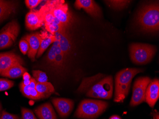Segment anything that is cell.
Wrapping results in <instances>:
<instances>
[{"mask_svg":"<svg viewBox=\"0 0 159 119\" xmlns=\"http://www.w3.org/2000/svg\"><path fill=\"white\" fill-rule=\"evenodd\" d=\"M78 91L84 93L87 96L96 99L108 100L112 97L113 91V78L99 73L83 79Z\"/></svg>","mask_w":159,"mask_h":119,"instance_id":"cell-1","label":"cell"},{"mask_svg":"<svg viewBox=\"0 0 159 119\" xmlns=\"http://www.w3.org/2000/svg\"><path fill=\"white\" fill-rule=\"evenodd\" d=\"M143 70L138 68H126L119 71L115 76L114 102L122 103L126 98L134 77Z\"/></svg>","mask_w":159,"mask_h":119,"instance_id":"cell-2","label":"cell"},{"mask_svg":"<svg viewBox=\"0 0 159 119\" xmlns=\"http://www.w3.org/2000/svg\"><path fill=\"white\" fill-rule=\"evenodd\" d=\"M137 21L141 28L148 33H156L159 29L158 3L145 5L139 11Z\"/></svg>","mask_w":159,"mask_h":119,"instance_id":"cell-3","label":"cell"},{"mask_svg":"<svg viewBox=\"0 0 159 119\" xmlns=\"http://www.w3.org/2000/svg\"><path fill=\"white\" fill-rule=\"evenodd\" d=\"M108 106L105 101L85 99L79 105L75 116L82 119H94L104 112Z\"/></svg>","mask_w":159,"mask_h":119,"instance_id":"cell-4","label":"cell"},{"mask_svg":"<svg viewBox=\"0 0 159 119\" xmlns=\"http://www.w3.org/2000/svg\"><path fill=\"white\" fill-rule=\"evenodd\" d=\"M129 56L136 64H145L153 59L157 52L154 45L142 43H133L129 46Z\"/></svg>","mask_w":159,"mask_h":119,"instance_id":"cell-5","label":"cell"},{"mask_svg":"<svg viewBox=\"0 0 159 119\" xmlns=\"http://www.w3.org/2000/svg\"><path fill=\"white\" fill-rule=\"evenodd\" d=\"M46 2L54 16L64 27L69 28L72 23L73 16L67 3L61 0L46 1Z\"/></svg>","mask_w":159,"mask_h":119,"instance_id":"cell-6","label":"cell"},{"mask_svg":"<svg viewBox=\"0 0 159 119\" xmlns=\"http://www.w3.org/2000/svg\"><path fill=\"white\" fill-rule=\"evenodd\" d=\"M19 32L20 26L16 21H12L7 24L0 32V50L12 46Z\"/></svg>","mask_w":159,"mask_h":119,"instance_id":"cell-7","label":"cell"},{"mask_svg":"<svg viewBox=\"0 0 159 119\" xmlns=\"http://www.w3.org/2000/svg\"><path fill=\"white\" fill-rule=\"evenodd\" d=\"M151 80V79L149 77H141L136 80L130 102L131 106H136L145 102L146 89Z\"/></svg>","mask_w":159,"mask_h":119,"instance_id":"cell-8","label":"cell"},{"mask_svg":"<svg viewBox=\"0 0 159 119\" xmlns=\"http://www.w3.org/2000/svg\"><path fill=\"white\" fill-rule=\"evenodd\" d=\"M69 28H64L62 31L54 35L59 41V46L62 51L65 61L66 62L71 53L72 43L71 37L69 33Z\"/></svg>","mask_w":159,"mask_h":119,"instance_id":"cell-9","label":"cell"},{"mask_svg":"<svg viewBox=\"0 0 159 119\" xmlns=\"http://www.w3.org/2000/svg\"><path fill=\"white\" fill-rule=\"evenodd\" d=\"M16 63L24 64L20 56L12 52L0 53V75Z\"/></svg>","mask_w":159,"mask_h":119,"instance_id":"cell-10","label":"cell"},{"mask_svg":"<svg viewBox=\"0 0 159 119\" xmlns=\"http://www.w3.org/2000/svg\"><path fill=\"white\" fill-rule=\"evenodd\" d=\"M75 6L77 9H83L93 17L100 18L102 15L100 7L93 0H76Z\"/></svg>","mask_w":159,"mask_h":119,"instance_id":"cell-11","label":"cell"},{"mask_svg":"<svg viewBox=\"0 0 159 119\" xmlns=\"http://www.w3.org/2000/svg\"><path fill=\"white\" fill-rule=\"evenodd\" d=\"M52 103L60 116L64 118L67 117L73 111L74 103L73 100L66 98H55Z\"/></svg>","mask_w":159,"mask_h":119,"instance_id":"cell-12","label":"cell"},{"mask_svg":"<svg viewBox=\"0 0 159 119\" xmlns=\"http://www.w3.org/2000/svg\"><path fill=\"white\" fill-rule=\"evenodd\" d=\"M145 102L153 108L159 98V80L158 79L151 80L146 89Z\"/></svg>","mask_w":159,"mask_h":119,"instance_id":"cell-13","label":"cell"},{"mask_svg":"<svg viewBox=\"0 0 159 119\" xmlns=\"http://www.w3.org/2000/svg\"><path fill=\"white\" fill-rule=\"evenodd\" d=\"M23 38L27 40L29 44V50L27 53L28 56L32 61H35V57L40 47L41 40L40 33L29 34L24 37Z\"/></svg>","mask_w":159,"mask_h":119,"instance_id":"cell-14","label":"cell"},{"mask_svg":"<svg viewBox=\"0 0 159 119\" xmlns=\"http://www.w3.org/2000/svg\"><path fill=\"white\" fill-rule=\"evenodd\" d=\"M43 24V18L39 10H31L25 17V25L29 30L34 31L38 29Z\"/></svg>","mask_w":159,"mask_h":119,"instance_id":"cell-15","label":"cell"},{"mask_svg":"<svg viewBox=\"0 0 159 119\" xmlns=\"http://www.w3.org/2000/svg\"><path fill=\"white\" fill-rule=\"evenodd\" d=\"M35 112L40 119H57L56 113L50 103H45L36 108Z\"/></svg>","mask_w":159,"mask_h":119,"instance_id":"cell-16","label":"cell"},{"mask_svg":"<svg viewBox=\"0 0 159 119\" xmlns=\"http://www.w3.org/2000/svg\"><path fill=\"white\" fill-rule=\"evenodd\" d=\"M17 6L16 1H0V22L16 12Z\"/></svg>","mask_w":159,"mask_h":119,"instance_id":"cell-17","label":"cell"},{"mask_svg":"<svg viewBox=\"0 0 159 119\" xmlns=\"http://www.w3.org/2000/svg\"><path fill=\"white\" fill-rule=\"evenodd\" d=\"M40 45L36 55L37 58H39L46 51L48 47L54 43L56 40L55 36L48 34L47 31H43L42 33H40Z\"/></svg>","mask_w":159,"mask_h":119,"instance_id":"cell-18","label":"cell"},{"mask_svg":"<svg viewBox=\"0 0 159 119\" xmlns=\"http://www.w3.org/2000/svg\"><path fill=\"white\" fill-rule=\"evenodd\" d=\"M27 69L20 63H16L11 66L5 72L1 74L2 76L10 78L16 79L23 76L25 72H26Z\"/></svg>","mask_w":159,"mask_h":119,"instance_id":"cell-19","label":"cell"},{"mask_svg":"<svg viewBox=\"0 0 159 119\" xmlns=\"http://www.w3.org/2000/svg\"><path fill=\"white\" fill-rule=\"evenodd\" d=\"M39 12L43 18L44 26L52 23H61L53 16L48 4L45 2L44 5L41 7Z\"/></svg>","mask_w":159,"mask_h":119,"instance_id":"cell-20","label":"cell"},{"mask_svg":"<svg viewBox=\"0 0 159 119\" xmlns=\"http://www.w3.org/2000/svg\"><path fill=\"white\" fill-rule=\"evenodd\" d=\"M35 89L41 95L43 99L48 98L55 93V89L52 84L50 82L44 83H37Z\"/></svg>","mask_w":159,"mask_h":119,"instance_id":"cell-21","label":"cell"},{"mask_svg":"<svg viewBox=\"0 0 159 119\" xmlns=\"http://www.w3.org/2000/svg\"><path fill=\"white\" fill-rule=\"evenodd\" d=\"M104 2L111 8L116 10H121L125 8L131 3L132 1L127 0H111L104 1Z\"/></svg>","mask_w":159,"mask_h":119,"instance_id":"cell-22","label":"cell"},{"mask_svg":"<svg viewBox=\"0 0 159 119\" xmlns=\"http://www.w3.org/2000/svg\"><path fill=\"white\" fill-rule=\"evenodd\" d=\"M65 60L63 57V53L59 44L56 50V56L52 67L57 70L61 71L64 68Z\"/></svg>","mask_w":159,"mask_h":119,"instance_id":"cell-23","label":"cell"},{"mask_svg":"<svg viewBox=\"0 0 159 119\" xmlns=\"http://www.w3.org/2000/svg\"><path fill=\"white\" fill-rule=\"evenodd\" d=\"M59 44V41L58 39H56V41L52 43V46L49 49L46 56V61L47 62L52 66L55 60L56 56V50Z\"/></svg>","mask_w":159,"mask_h":119,"instance_id":"cell-24","label":"cell"},{"mask_svg":"<svg viewBox=\"0 0 159 119\" xmlns=\"http://www.w3.org/2000/svg\"><path fill=\"white\" fill-rule=\"evenodd\" d=\"M44 27L47 32H49L51 34L54 36L56 33L61 32L62 30L66 28L64 27L62 24L57 23H52Z\"/></svg>","mask_w":159,"mask_h":119,"instance_id":"cell-25","label":"cell"},{"mask_svg":"<svg viewBox=\"0 0 159 119\" xmlns=\"http://www.w3.org/2000/svg\"><path fill=\"white\" fill-rule=\"evenodd\" d=\"M33 76L38 83H44L48 81V77L45 72L40 70H34Z\"/></svg>","mask_w":159,"mask_h":119,"instance_id":"cell-26","label":"cell"},{"mask_svg":"<svg viewBox=\"0 0 159 119\" xmlns=\"http://www.w3.org/2000/svg\"><path fill=\"white\" fill-rule=\"evenodd\" d=\"M14 85V83L11 80L4 79H0V92L9 90Z\"/></svg>","mask_w":159,"mask_h":119,"instance_id":"cell-27","label":"cell"},{"mask_svg":"<svg viewBox=\"0 0 159 119\" xmlns=\"http://www.w3.org/2000/svg\"><path fill=\"white\" fill-rule=\"evenodd\" d=\"M19 48L21 53L24 55L27 54L29 50V44L28 42L25 39L22 38L19 42Z\"/></svg>","mask_w":159,"mask_h":119,"instance_id":"cell-28","label":"cell"},{"mask_svg":"<svg viewBox=\"0 0 159 119\" xmlns=\"http://www.w3.org/2000/svg\"><path fill=\"white\" fill-rule=\"evenodd\" d=\"M22 119H37L33 111L26 108H22L21 110Z\"/></svg>","mask_w":159,"mask_h":119,"instance_id":"cell-29","label":"cell"},{"mask_svg":"<svg viewBox=\"0 0 159 119\" xmlns=\"http://www.w3.org/2000/svg\"><path fill=\"white\" fill-rule=\"evenodd\" d=\"M20 92L22 93L23 95L25 96L27 98L31 99V95H30L31 88H30V86L25 85L21 82L20 85Z\"/></svg>","mask_w":159,"mask_h":119,"instance_id":"cell-30","label":"cell"},{"mask_svg":"<svg viewBox=\"0 0 159 119\" xmlns=\"http://www.w3.org/2000/svg\"><path fill=\"white\" fill-rule=\"evenodd\" d=\"M42 2V1L41 0H26L25 1V3L29 9L34 10V9L37 7Z\"/></svg>","mask_w":159,"mask_h":119,"instance_id":"cell-31","label":"cell"},{"mask_svg":"<svg viewBox=\"0 0 159 119\" xmlns=\"http://www.w3.org/2000/svg\"><path fill=\"white\" fill-rule=\"evenodd\" d=\"M30 95H31V99L33 100H37L43 99L41 95L36 91L35 89H31Z\"/></svg>","mask_w":159,"mask_h":119,"instance_id":"cell-32","label":"cell"},{"mask_svg":"<svg viewBox=\"0 0 159 119\" xmlns=\"http://www.w3.org/2000/svg\"><path fill=\"white\" fill-rule=\"evenodd\" d=\"M0 119H19L16 115L10 114L5 111H3Z\"/></svg>","mask_w":159,"mask_h":119,"instance_id":"cell-33","label":"cell"},{"mask_svg":"<svg viewBox=\"0 0 159 119\" xmlns=\"http://www.w3.org/2000/svg\"><path fill=\"white\" fill-rule=\"evenodd\" d=\"M37 82L34 78H31L30 84L29 85L31 89H35L36 85H37Z\"/></svg>","mask_w":159,"mask_h":119,"instance_id":"cell-34","label":"cell"},{"mask_svg":"<svg viewBox=\"0 0 159 119\" xmlns=\"http://www.w3.org/2000/svg\"><path fill=\"white\" fill-rule=\"evenodd\" d=\"M23 80H31V78H32L30 74H29V73H28L27 71L25 72L24 74H23Z\"/></svg>","mask_w":159,"mask_h":119,"instance_id":"cell-35","label":"cell"},{"mask_svg":"<svg viewBox=\"0 0 159 119\" xmlns=\"http://www.w3.org/2000/svg\"><path fill=\"white\" fill-rule=\"evenodd\" d=\"M110 119H121L119 116H117V115H113L111 116Z\"/></svg>","mask_w":159,"mask_h":119,"instance_id":"cell-36","label":"cell"},{"mask_svg":"<svg viewBox=\"0 0 159 119\" xmlns=\"http://www.w3.org/2000/svg\"><path fill=\"white\" fill-rule=\"evenodd\" d=\"M0 109H1V106H0Z\"/></svg>","mask_w":159,"mask_h":119,"instance_id":"cell-37","label":"cell"}]
</instances>
